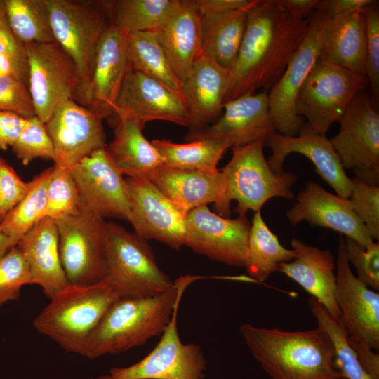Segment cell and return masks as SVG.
<instances>
[{
  "mask_svg": "<svg viewBox=\"0 0 379 379\" xmlns=\"http://www.w3.org/2000/svg\"><path fill=\"white\" fill-rule=\"evenodd\" d=\"M200 277H180L172 288L152 297L118 298L92 334L84 356L95 359L118 354L161 335L187 286Z\"/></svg>",
  "mask_w": 379,
  "mask_h": 379,
  "instance_id": "3",
  "label": "cell"
},
{
  "mask_svg": "<svg viewBox=\"0 0 379 379\" xmlns=\"http://www.w3.org/2000/svg\"><path fill=\"white\" fill-rule=\"evenodd\" d=\"M291 224L307 221L338 232L346 237L366 245L374 241L348 198L335 195L316 182L310 181L296 197V202L286 211Z\"/></svg>",
  "mask_w": 379,
  "mask_h": 379,
  "instance_id": "23",
  "label": "cell"
},
{
  "mask_svg": "<svg viewBox=\"0 0 379 379\" xmlns=\"http://www.w3.org/2000/svg\"><path fill=\"white\" fill-rule=\"evenodd\" d=\"M351 205L373 240H379V187L351 178Z\"/></svg>",
  "mask_w": 379,
  "mask_h": 379,
  "instance_id": "44",
  "label": "cell"
},
{
  "mask_svg": "<svg viewBox=\"0 0 379 379\" xmlns=\"http://www.w3.org/2000/svg\"><path fill=\"white\" fill-rule=\"evenodd\" d=\"M1 2H2V1H1V0H0V5H1Z\"/></svg>",
  "mask_w": 379,
  "mask_h": 379,
  "instance_id": "55",
  "label": "cell"
},
{
  "mask_svg": "<svg viewBox=\"0 0 379 379\" xmlns=\"http://www.w3.org/2000/svg\"><path fill=\"white\" fill-rule=\"evenodd\" d=\"M126 51L134 69L163 84L184 102L182 83L173 72L152 31L128 33Z\"/></svg>",
  "mask_w": 379,
  "mask_h": 379,
  "instance_id": "33",
  "label": "cell"
},
{
  "mask_svg": "<svg viewBox=\"0 0 379 379\" xmlns=\"http://www.w3.org/2000/svg\"><path fill=\"white\" fill-rule=\"evenodd\" d=\"M338 122V133L329 140L343 167L351 170L355 179L378 185L379 114L369 95L359 93Z\"/></svg>",
  "mask_w": 379,
  "mask_h": 379,
  "instance_id": "11",
  "label": "cell"
},
{
  "mask_svg": "<svg viewBox=\"0 0 379 379\" xmlns=\"http://www.w3.org/2000/svg\"><path fill=\"white\" fill-rule=\"evenodd\" d=\"M26 284H33L32 277L25 258L15 246L0 258V306L18 300Z\"/></svg>",
  "mask_w": 379,
  "mask_h": 379,
  "instance_id": "41",
  "label": "cell"
},
{
  "mask_svg": "<svg viewBox=\"0 0 379 379\" xmlns=\"http://www.w3.org/2000/svg\"><path fill=\"white\" fill-rule=\"evenodd\" d=\"M366 37L363 11L329 18L319 60L365 75Z\"/></svg>",
  "mask_w": 379,
  "mask_h": 379,
  "instance_id": "29",
  "label": "cell"
},
{
  "mask_svg": "<svg viewBox=\"0 0 379 379\" xmlns=\"http://www.w3.org/2000/svg\"><path fill=\"white\" fill-rule=\"evenodd\" d=\"M239 332L254 359L272 379H341L331 342L319 327L306 331L241 324Z\"/></svg>",
  "mask_w": 379,
  "mask_h": 379,
  "instance_id": "2",
  "label": "cell"
},
{
  "mask_svg": "<svg viewBox=\"0 0 379 379\" xmlns=\"http://www.w3.org/2000/svg\"><path fill=\"white\" fill-rule=\"evenodd\" d=\"M180 300L155 347L138 363L124 368H112V379H204V355L199 345L183 343L178 330Z\"/></svg>",
  "mask_w": 379,
  "mask_h": 379,
  "instance_id": "14",
  "label": "cell"
},
{
  "mask_svg": "<svg viewBox=\"0 0 379 379\" xmlns=\"http://www.w3.org/2000/svg\"><path fill=\"white\" fill-rule=\"evenodd\" d=\"M145 124L131 118L118 119L114 138L105 148L119 171L127 177H149L164 166L158 150L142 134Z\"/></svg>",
  "mask_w": 379,
  "mask_h": 379,
  "instance_id": "30",
  "label": "cell"
},
{
  "mask_svg": "<svg viewBox=\"0 0 379 379\" xmlns=\"http://www.w3.org/2000/svg\"><path fill=\"white\" fill-rule=\"evenodd\" d=\"M0 111L15 113L25 119L36 116L27 86L14 77H0Z\"/></svg>",
  "mask_w": 379,
  "mask_h": 379,
  "instance_id": "45",
  "label": "cell"
},
{
  "mask_svg": "<svg viewBox=\"0 0 379 379\" xmlns=\"http://www.w3.org/2000/svg\"><path fill=\"white\" fill-rule=\"evenodd\" d=\"M27 119L13 112L0 111V150L5 151L15 144Z\"/></svg>",
  "mask_w": 379,
  "mask_h": 379,
  "instance_id": "48",
  "label": "cell"
},
{
  "mask_svg": "<svg viewBox=\"0 0 379 379\" xmlns=\"http://www.w3.org/2000/svg\"><path fill=\"white\" fill-rule=\"evenodd\" d=\"M291 246L296 255L291 261L280 264L278 272L298 283L332 316L340 318L335 300V262L332 253L296 238L291 239Z\"/></svg>",
  "mask_w": 379,
  "mask_h": 379,
  "instance_id": "25",
  "label": "cell"
},
{
  "mask_svg": "<svg viewBox=\"0 0 379 379\" xmlns=\"http://www.w3.org/2000/svg\"><path fill=\"white\" fill-rule=\"evenodd\" d=\"M70 169L81 206L103 218L129 222L131 200L126 179L105 149L93 152Z\"/></svg>",
  "mask_w": 379,
  "mask_h": 379,
  "instance_id": "17",
  "label": "cell"
},
{
  "mask_svg": "<svg viewBox=\"0 0 379 379\" xmlns=\"http://www.w3.org/2000/svg\"><path fill=\"white\" fill-rule=\"evenodd\" d=\"M308 26L309 18L290 14L279 0H256L248 11L244 35L230 70L224 103L258 89L269 92L283 75Z\"/></svg>",
  "mask_w": 379,
  "mask_h": 379,
  "instance_id": "1",
  "label": "cell"
},
{
  "mask_svg": "<svg viewBox=\"0 0 379 379\" xmlns=\"http://www.w3.org/2000/svg\"><path fill=\"white\" fill-rule=\"evenodd\" d=\"M178 0L110 1L109 20L126 33L153 31L161 26Z\"/></svg>",
  "mask_w": 379,
  "mask_h": 379,
  "instance_id": "35",
  "label": "cell"
},
{
  "mask_svg": "<svg viewBox=\"0 0 379 379\" xmlns=\"http://www.w3.org/2000/svg\"><path fill=\"white\" fill-rule=\"evenodd\" d=\"M102 119L73 99L59 104L45 124L53 145L55 165L70 168L93 152L105 149Z\"/></svg>",
  "mask_w": 379,
  "mask_h": 379,
  "instance_id": "18",
  "label": "cell"
},
{
  "mask_svg": "<svg viewBox=\"0 0 379 379\" xmlns=\"http://www.w3.org/2000/svg\"><path fill=\"white\" fill-rule=\"evenodd\" d=\"M119 295L106 279L90 285L69 284L34 319L41 334L65 350L84 356L88 341Z\"/></svg>",
  "mask_w": 379,
  "mask_h": 379,
  "instance_id": "4",
  "label": "cell"
},
{
  "mask_svg": "<svg viewBox=\"0 0 379 379\" xmlns=\"http://www.w3.org/2000/svg\"><path fill=\"white\" fill-rule=\"evenodd\" d=\"M255 1L253 0L246 7L227 13L201 15L200 55L230 70L244 35L248 11Z\"/></svg>",
  "mask_w": 379,
  "mask_h": 379,
  "instance_id": "31",
  "label": "cell"
},
{
  "mask_svg": "<svg viewBox=\"0 0 379 379\" xmlns=\"http://www.w3.org/2000/svg\"><path fill=\"white\" fill-rule=\"evenodd\" d=\"M131 200L129 222L145 240L178 250L184 245L187 213L178 208L147 177H127Z\"/></svg>",
  "mask_w": 379,
  "mask_h": 379,
  "instance_id": "19",
  "label": "cell"
},
{
  "mask_svg": "<svg viewBox=\"0 0 379 379\" xmlns=\"http://www.w3.org/2000/svg\"><path fill=\"white\" fill-rule=\"evenodd\" d=\"M113 117L116 121L134 119L145 124L162 120L187 127L189 122L185 103L178 96L131 65L117 98Z\"/></svg>",
  "mask_w": 379,
  "mask_h": 379,
  "instance_id": "21",
  "label": "cell"
},
{
  "mask_svg": "<svg viewBox=\"0 0 379 379\" xmlns=\"http://www.w3.org/2000/svg\"><path fill=\"white\" fill-rule=\"evenodd\" d=\"M230 81V72L213 60L200 55L182 84V95L189 122L188 133L214 123L221 115Z\"/></svg>",
  "mask_w": 379,
  "mask_h": 379,
  "instance_id": "24",
  "label": "cell"
},
{
  "mask_svg": "<svg viewBox=\"0 0 379 379\" xmlns=\"http://www.w3.org/2000/svg\"><path fill=\"white\" fill-rule=\"evenodd\" d=\"M59 253L69 284L90 285L105 276L107 222L81 206L80 211L55 220Z\"/></svg>",
  "mask_w": 379,
  "mask_h": 379,
  "instance_id": "10",
  "label": "cell"
},
{
  "mask_svg": "<svg viewBox=\"0 0 379 379\" xmlns=\"http://www.w3.org/2000/svg\"><path fill=\"white\" fill-rule=\"evenodd\" d=\"M106 279L121 298L161 294L174 281L159 267L147 240L114 222L107 223Z\"/></svg>",
  "mask_w": 379,
  "mask_h": 379,
  "instance_id": "7",
  "label": "cell"
},
{
  "mask_svg": "<svg viewBox=\"0 0 379 379\" xmlns=\"http://www.w3.org/2000/svg\"><path fill=\"white\" fill-rule=\"evenodd\" d=\"M32 186V181L24 182L0 157V223L25 197Z\"/></svg>",
  "mask_w": 379,
  "mask_h": 379,
  "instance_id": "46",
  "label": "cell"
},
{
  "mask_svg": "<svg viewBox=\"0 0 379 379\" xmlns=\"http://www.w3.org/2000/svg\"><path fill=\"white\" fill-rule=\"evenodd\" d=\"M201 18L192 0H178L167 20L152 31L182 84L201 53Z\"/></svg>",
  "mask_w": 379,
  "mask_h": 379,
  "instance_id": "26",
  "label": "cell"
},
{
  "mask_svg": "<svg viewBox=\"0 0 379 379\" xmlns=\"http://www.w3.org/2000/svg\"><path fill=\"white\" fill-rule=\"evenodd\" d=\"M224 114L203 129L188 133V142L219 139L232 144V147L245 146L264 140L276 131L271 117L268 92L248 93L223 104Z\"/></svg>",
  "mask_w": 379,
  "mask_h": 379,
  "instance_id": "20",
  "label": "cell"
},
{
  "mask_svg": "<svg viewBox=\"0 0 379 379\" xmlns=\"http://www.w3.org/2000/svg\"><path fill=\"white\" fill-rule=\"evenodd\" d=\"M13 246L15 245L9 237L0 230V258Z\"/></svg>",
  "mask_w": 379,
  "mask_h": 379,
  "instance_id": "53",
  "label": "cell"
},
{
  "mask_svg": "<svg viewBox=\"0 0 379 379\" xmlns=\"http://www.w3.org/2000/svg\"><path fill=\"white\" fill-rule=\"evenodd\" d=\"M368 86L366 76L318 59L298 93L295 112L313 132L326 135Z\"/></svg>",
  "mask_w": 379,
  "mask_h": 379,
  "instance_id": "9",
  "label": "cell"
},
{
  "mask_svg": "<svg viewBox=\"0 0 379 379\" xmlns=\"http://www.w3.org/2000/svg\"><path fill=\"white\" fill-rule=\"evenodd\" d=\"M0 52L28 66L25 45L16 37L8 24L4 1L0 5Z\"/></svg>",
  "mask_w": 379,
  "mask_h": 379,
  "instance_id": "47",
  "label": "cell"
},
{
  "mask_svg": "<svg viewBox=\"0 0 379 379\" xmlns=\"http://www.w3.org/2000/svg\"><path fill=\"white\" fill-rule=\"evenodd\" d=\"M264 145L272 151L267 161L275 173L284 172V162L289 154H301L313 163L315 172L338 195L349 198L352 187V180L347 175L337 152L326 135L315 133L307 125H304L295 137L286 136L276 131L271 133L265 138Z\"/></svg>",
  "mask_w": 379,
  "mask_h": 379,
  "instance_id": "22",
  "label": "cell"
},
{
  "mask_svg": "<svg viewBox=\"0 0 379 379\" xmlns=\"http://www.w3.org/2000/svg\"><path fill=\"white\" fill-rule=\"evenodd\" d=\"M52 168L43 171L32 180V186L28 194L0 223V230L9 237L15 246L44 218L46 189Z\"/></svg>",
  "mask_w": 379,
  "mask_h": 379,
  "instance_id": "38",
  "label": "cell"
},
{
  "mask_svg": "<svg viewBox=\"0 0 379 379\" xmlns=\"http://www.w3.org/2000/svg\"><path fill=\"white\" fill-rule=\"evenodd\" d=\"M92 379H112V378L110 377L109 375H101L98 378H95Z\"/></svg>",
  "mask_w": 379,
  "mask_h": 379,
  "instance_id": "54",
  "label": "cell"
},
{
  "mask_svg": "<svg viewBox=\"0 0 379 379\" xmlns=\"http://www.w3.org/2000/svg\"><path fill=\"white\" fill-rule=\"evenodd\" d=\"M295 250L283 246L262 219L260 211L255 212L248 234L244 267L250 277L266 281L280 264L295 258Z\"/></svg>",
  "mask_w": 379,
  "mask_h": 379,
  "instance_id": "32",
  "label": "cell"
},
{
  "mask_svg": "<svg viewBox=\"0 0 379 379\" xmlns=\"http://www.w3.org/2000/svg\"><path fill=\"white\" fill-rule=\"evenodd\" d=\"M127 33L109 23L97 47L88 83L77 86L73 100L104 118L114 115L115 104L130 67Z\"/></svg>",
  "mask_w": 379,
  "mask_h": 379,
  "instance_id": "15",
  "label": "cell"
},
{
  "mask_svg": "<svg viewBox=\"0 0 379 379\" xmlns=\"http://www.w3.org/2000/svg\"><path fill=\"white\" fill-rule=\"evenodd\" d=\"M14 77L28 87V66L0 52V77Z\"/></svg>",
  "mask_w": 379,
  "mask_h": 379,
  "instance_id": "51",
  "label": "cell"
},
{
  "mask_svg": "<svg viewBox=\"0 0 379 379\" xmlns=\"http://www.w3.org/2000/svg\"><path fill=\"white\" fill-rule=\"evenodd\" d=\"M373 0H318L315 10L326 13L331 18L344 15L375 3Z\"/></svg>",
  "mask_w": 379,
  "mask_h": 379,
  "instance_id": "49",
  "label": "cell"
},
{
  "mask_svg": "<svg viewBox=\"0 0 379 379\" xmlns=\"http://www.w3.org/2000/svg\"><path fill=\"white\" fill-rule=\"evenodd\" d=\"M330 16L314 10L309 17L307 34L279 81L268 92L269 109L276 132L288 137L298 135L304 121L295 112L298 93L319 55Z\"/></svg>",
  "mask_w": 379,
  "mask_h": 379,
  "instance_id": "12",
  "label": "cell"
},
{
  "mask_svg": "<svg viewBox=\"0 0 379 379\" xmlns=\"http://www.w3.org/2000/svg\"><path fill=\"white\" fill-rule=\"evenodd\" d=\"M335 267V300L349 342L371 378L379 379V293L354 274L342 237Z\"/></svg>",
  "mask_w": 379,
  "mask_h": 379,
  "instance_id": "6",
  "label": "cell"
},
{
  "mask_svg": "<svg viewBox=\"0 0 379 379\" xmlns=\"http://www.w3.org/2000/svg\"><path fill=\"white\" fill-rule=\"evenodd\" d=\"M264 142L232 147V158L221 171L225 192L220 204L215 207L218 215H230L232 200L237 201V213L246 215L248 210L260 211L271 198H295L291 188L298 180L297 175L290 171H273L265 158Z\"/></svg>",
  "mask_w": 379,
  "mask_h": 379,
  "instance_id": "5",
  "label": "cell"
},
{
  "mask_svg": "<svg viewBox=\"0 0 379 379\" xmlns=\"http://www.w3.org/2000/svg\"><path fill=\"white\" fill-rule=\"evenodd\" d=\"M15 246L27 262L33 284L39 285L50 299L69 284L60 261L55 220L42 218Z\"/></svg>",
  "mask_w": 379,
  "mask_h": 379,
  "instance_id": "27",
  "label": "cell"
},
{
  "mask_svg": "<svg viewBox=\"0 0 379 379\" xmlns=\"http://www.w3.org/2000/svg\"><path fill=\"white\" fill-rule=\"evenodd\" d=\"M346 258L354 267L356 277L371 289L379 291V243L372 241L363 245L346 237L344 239Z\"/></svg>",
  "mask_w": 379,
  "mask_h": 379,
  "instance_id": "43",
  "label": "cell"
},
{
  "mask_svg": "<svg viewBox=\"0 0 379 379\" xmlns=\"http://www.w3.org/2000/svg\"><path fill=\"white\" fill-rule=\"evenodd\" d=\"M318 0H279L282 6L290 14L308 18L315 10Z\"/></svg>",
  "mask_w": 379,
  "mask_h": 379,
  "instance_id": "52",
  "label": "cell"
},
{
  "mask_svg": "<svg viewBox=\"0 0 379 379\" xmlns=\"http://www.w3.org/2000/svg\"><path fill=\"white\" fill-rule=\"evenodd\" d=\"M152 143L163 158L164 166L187 170H218L217 166L232 144L219 139H204L178 144L166 140Z\"/></svg>",
  "mask_w": 379,
  "mask_h": 379,
  "instance_id": "34",
  "label": "cell"
},
{
  "mask_svg": "<svg viewBox=\"0 0 379 379\" xmlns=\"http://www.w3.org/2000/svg\"><path fill=\"white\" fill-rule=\"evenodd\" d=\"M201 15L223 13L250 5L253 0H192Z\"/></svg>",
  "mask_w": 379,
  "mask_h": 379,
  "instance_id": "50",
  "label": "cell"
},
{
  "mask_svg": "<svg viewBox=\"0 0 379 379\" xmlns=\"http://www.w3.org/2000/svg\"><path fill=\"white\" fill-rule=\"evenodd\" d=\"M366 37L365 75L373 107L379 106V8L375 2L363 10Z\"/></svg>",
  "mask_w": 379,
  "mask_h": 379,
  "instance_id": "42",
  "label": "cell"
},
{
  "mask_svg": "<svg viewBox=\"0 0 379 379\" xmlns=\"http://www.w3.org/2000/svg\"><path fill=\"white\" fill-rule=\"evenodd\" d=\"M250 228L246 215L228 218L201 206L187 215L184 245L213 260L244 267Z\"/></svg>",
  "mask_w": 379,
  "mask_h": 379,
  "instance_id": "16",
  "label": "cell"
},
{
  "mask_svg": "<svg viewBox=\"0 0 379 379\" xmlns=\"http://www.w3.org/2000/svg\"><path fill=\"white\" fill-rule=\"evenodd\" d=\"M11 148L24 165L36 158L53 161L55 159L53 142L46 124L36 115L27 119L20 137Z\"/></svg>",
  "mask_w": 379,
  "mask_h": 379,
  "instance_id": "40",
  "label": "cell"
},
{
  "mask_svg": "<svg viewBox=\"0 0 379 379\" xmlns=\"http://www.w3.org/2000/svg\"><path fill=\"white\" fill-rule=\"evenodd\" d=\"M81 203L71 169L54 165L46 189L44 218L57 220L78 213Z\"/></svg>",
  "mask_w": 379,
  "mask_h": 379,
  "instance_id": "39",
  "label": "cell"
},
{
  "mask_svg": "<svg viewBox=\"0 0 379 379\" xmlns=\"http://www.w3.org/2000/svg\"><path fill=\"white\" fill-rule=\"evenodd\" d=\"M307 304L317 326L328 335L334 352V366L343 378L372 379L350 345L346 328L340 317H334L314 298Z\"/></svg>",
  "mask_w": 379,
  "mask_h": 379,
  "instance_id": "36",
  "label": "cell"
},
{
  "mask_svg": "<svg viewBox=\"0 0 379 379\" xmlns=\"http://www.w3.org/2000/svg\"><path fill=\"white\" fill-rule=\"evenodd\" d=\"M8 24L24 44L55 41L44 0H4Z\"/></svg>",
  "mask_w": 379,
  "mask_h": 379,
  "instance_id": "37",
  "label": "cell"
},
{
  "mask_svg": "<svg viewBox=\"0 0 379 379\" xmlns=\"http://www.w3.org/2000/svg\"><path fill=\"white\" fill-rule=\"evenodd\" d=\"M55 41L74 63L78 86L90 81L97 47L110 23V1L44 0Z\"/></svg>",
  "mask_w": 379,
  "mask_h": 379,
  "instance_id": "8",
  "label": "cell"
},
{
  "mask_svg": "<svg viewBox=\"0 0 379 379\" xmlns=\"http://www.w3.org/2000/svg\"><path fill=\"white\" fill-rule=\"evenodd\" d=\"M25 45L28 88L36 115L46 124L59 104L73 99L79 79L71 58L56 41Z\"/></svg>",
  "mask_w": 379,
  "mask_h": 379,
  "instance_id": "13",
  "label": "cell"
},
{
  "mask_svg": "<svg viewBox=\"0 0 379 379\" xmlns=\"http://www.w3.org/2000/svg\"><path fill=\"white\" fill-rule=\"evenodd\" d=\"M148 178L181 211L214 203L218 206L223 197L225 179L218 169L187 170L162 166Z\"/></svg>",
  "mask_w": 379,
  "mask_h": 379,
  "instance_id": "28",
  "label": "cell"
}]
</instances>
